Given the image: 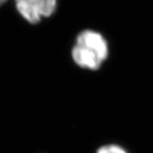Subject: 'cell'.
<instances>
[{
	"mask_svg": "<svg viewBox=\"0 0 153 153\" xmlns=\"http://www.w3.org/2000/svg\"><path fill=\"white\" fill-rule=\"evenodd\" d=\"M97 153H128L123 148L117 145L103 146L97 151Z\"/></svg>",
	"mask_w": 153,
	"mask_h": 153,
	"instance_id": "4",
	"label": "cell"
},
{
	"mask_svg": "<svg viewBox=\"0 0 153 153\" xmlns=\"http://www.w3.org/2000/svg\"><path fill=\"white\" fill-rule=\"evenodd\" d=\"M7 1H8V0H0V6L3 5L4 4H5Z\"/></svg>",
	"mask_w": 153,
	"mask_h": 153,
	"instance_id": "5",
	"label": "cell"
},
{
	"mask_svg": "<svg viewBox=\"0 0 153 153\" xmlns=\"http://www.w3.org/2000/svg\"><path fill=\"white\" fill-rule=\"evenodd\" d=\"M17 12L30 24H37L43 18L55 13L58 0H14Z\"/></svg>",
	"mask_w": 153,
	"mask_h": 153,
	"instance_id": "1",
	"label": "cell"
},
{
	"mask_svg": "<svg viewBox=\"0 0 153 153\" xmlns=\"http://www.w3.org/2000/svg\"><path fill=\"white\" fill-rule=\"evenodd\" d=\"M76 44L93 51L104 61L108 56L107 42L104 37L98 32L93 30L82 31L76 37Z\"/></svg>",
	"mask_w": 153,
	"mask_h": 153,
	"instance_id": "2",
	"label": "cell"
},
{
	"mask_svg": "<svg viewBox=\"0 0 153 153\" xmlns=\"http://www.w3.org/2000/svg\"><path fill=\"white\" fill-rule=\"evenodd\" d=\"M71 57L77 66L89 70L99 69L104 62L93 51L76 44L71 50Z\"/></svg>",
	"mask_w": 153,
	"mask_h": 153,
	"instance_id": "3",
	"label": "cell"
}]
</instances>
